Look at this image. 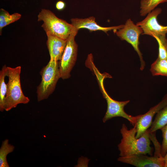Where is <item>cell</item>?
Masks as SVG:
<instances>
[{"label": "cell", "instance_id": "6da1fadb", "mask_svg": "<svg viewBox=\"0 0 167 167\" xmlns=\"http://www.w3.org/2000/svg\"><path fill=\"white\" fill-rule=\"evenodd\" d=\"M122 138L118 145L119 156L125 157L133 155L148 154L152 156L153 148L150 146L149 129L140 137L137 138V130L135 125L128 130L124 124L120 129Z\"/></svg>", "mask_w": 167, "mask_h": 167}, {"label": "cell", "instance_id": "7a4b0ae2", "mask_svg": "<svg viewBox=\"0 0 167 167\" xmlns=\"http://www.w3.org/2000/svg\"><path fill=\"white\" fill-rule=\"evenodd\" d=\"M21 71L20 66L15 68L7 66L6 76L8 81L4 105V109L6 111L15 108L19 104H27L29 102V99L24 95L22 90Z\"/></svg>", "mask_w": 167, "mask_h": 167}, {"label": "cell", "instance_id": "3957f363", "mask_svg": "<svg viewBox=\"0 0 167 167\" xmlns=\"http://www.w3.org/2000/svg\"><path fill=\"white\" fill-rule=\"evenodd\" d=\"M37 20L43 22L41 27L47 35L64 40H67L72 33L78 30L71 24L59 18L48 9H41L37 16Z\"/></svg>", "mask_w": 167, "mask_h": 167}, {"label": "cell", "instance_id": "277c9868", "mask_svg": "<svg viewBox=\"0 0 167 167\" xmlns=\"http://www.w3.org/2000/svg\"><path fill=\"white\" fill-rule=\"evenodd\" d=\"M98 81L100 88L107 103V109L103 118V121L105 122L108 120L116 117H122L127 119L130 124L133 126L138 120L141 117L142 114L133 116L127 114L124 110V107L130 101V100L124 101H118L111 98L106 91L104 86V80L110 76L108 74H101L98 70L95 71Z\"/></svg>", "mask_w": 167, "mask_h": 167}, {"label": "cell", "instance_id": "5b68a950", "mask_svg": "<svg viewBox=\"0 0 167 167\" xmlns=\"http://www.w3.org/2000/svg\"><path fill=\"white\" fill-rule=\"evenodd\" d=\"M41 83L37 86L36 93L38 101L47 99L54 91L57 83L61 78L59 61L50 59L40 72Z\"/></svg>", "mask_w": 167, "mask_h": 167}, {"label": "cell", "instance_id": "8992f818", "mask_svg": "<svg viewBox=\"0 0 167 167\" xmlns=\"http://www.w3.org/2000/svg\"><path fill=\"white\" fill-rule=\"evenodd\" d=\"M143 32L142 28L135 24L130 19L127 20L123 28L114 32L121 40L125 41L130 44L137 53L140 60V70L141 71L143 70L145 66L139 48V37Z\"/></svg>", "mask_w": 167, "mask_h": 167}, {"label": "cell", "instance_id": "52a82bcc", "mask_svg": "<svg viewBox=\"0 0 167 167\" xmlns=\"http://www.w3.org/2000/svg\"><path fill=\"white\" fill-rule=\"evenodd\" d=\"M78 31H75L69 36L62 57L59 61L61 78L63 79H68L70 77L71 72L76 60L78 45L75 37Z\"/></svg>", "mask_w": 167, "mask_h": 167}, {"label": "cell", "instance_id": "ba28073f", "mask_svg": "<svg viewBox=\"0 0 167 167\" xmlns=\"http://www.w3.org/2000/svg\"><path fill=\"white\" fill-rule=\"evenodd\" d=\"M161 11V8H155L148 13L144 19L136 24L142 29L143 32L142 35L152 37L157 35H166L167 26L160 24L157 20V17Z\"/></svg>", "mask_w": 167, "mask_h": 167}, {"label": "cell", "instance_id": "9c48e42d", "mask_svg": "<svg viewBox=\"0 0 167 167\" xmlns=\"http://www.w3.org/2000/svg\"><path fill=\"white\" fill-rule=\"evenodd\" d=\"M118 161L137 167H165L164 157L145 154L133 155L125 157L120 156Z\"/></svg>", "mask_w": 167, "mask_h": 167}, {"label": "cell", "instance_id": "30bf717a", "mask_svg": "<svg viewBox=\"0 0 167 167\" xmlns=\"http://www.w3.org/2000/svg\"><path fill=\"white\" fill-rule=\"evenodd\" d=\"M167 104V94L158 104L151 107L146 113L142 114L135 124L137 133L136 137L138 138L150 127L152 122V119L157 112Z\"/></svg>", "mask_w": 167, "mask_h": 167}, {"label": "cell", "instance_id": "8fae6325", "mask_svg": "<svg viewBox=\"0 0 167 167\" xmlns=\"http://www.w3.org/2000/svg\"><path fill=\"white\" fill-rule=\"evenodd\" d=\"M71 24L78 30L80 29L85 28L91 32L102 31L106 33L108 31L111 30H113L114 32L124 26V24H122L109 27H102L96 23L95 17L93 16L84 19L72 18L71 19Z\"/></svg>", "mask_w": 167, "mask_h": 167}, {"label": "cell", "instance_id": "7c38bea8", "mask_svg": "<svg viewBox=\"0 0 167 167\" xmlns=\"http://www.w3.org/2000/svg\"><path fill=\"white\" fill-rule=\"evenodd\" d=\"M46 45L50 59L59 61L61 59L66 48L67 40L57 37L47 35Z\"/></svg>", "mask_w": 167, "mask_h": 167}, {"label": "cell", "instance_id": "4fadbf2b", "mask_svg": "<svg viewBox=\"0 0 167 167\" xmlns=\"http://www.w3.org/2000/svg\"><path fill=\"white\" fill-rule=\"evenodd\" d=\"M167 124V104L159 110L156 113L154 119L152 122L150 128L149 129V132H156L161 129Z\"/></svg>", "mask_w": 167, "mask_h": 167}, {"label": "cell", "instance_id": "5bb4252c", "mask_svg": "<svg viewBox=\"0 0 167 167\" xmlns=\"http://www.w3.org/2000/svg\"><path fill=\"white\" fill-rule=\"evenodd\" d=\"M21 17L19 13H15L10 14L3 8L0 10V34L2 33V28L6 26L19 19Z\"/></svg>", "mask_w": 167, "mask_h": 167}, {"label": "cell", "instance_id": "9a60e30c", "mask_svg": "<svg viewBox=\"0 0 167 167\" xmlns=\"http://www.w3.org/2000/svg\"><path fill=\"white\" fill-rule=\"evenodd\" d=\"M150 71L153 76L161 75L167 77V58H158L152 63Z\"/></svg>", "mask_w": 167, "mask_h": 167}, {"label": "cell", "instance_id": "2e32d148", "mask_svg": "<svg viewBox=\"0 0 167 167\" xmlns=\"http://www.w3.org/2000/svg\"><path fill=\"white\" fill-rule=\"evenodd\" d=\"M7 66L4 65L0 71V111H3L4 103L7 91V85L5 81V79L6 76Z\"/></svg>", "mask_w": 167, "mask_h": 167}, {"label": "cell", "instance_id": "e0dca14e", "mask_svg": "<svg viewBox=\"0 0 167 167\" xmlns=\"http://www.w3.org/2000/svg\"><path fill=\"white\" fill-rule=\"evenodd\" d=\"M167 2V0H140V15L145 16L160 4Z\"/></svg>", "mask_w": 167, "mask_h": 167}, {"label": "cell", "instance_id": "ac0fdd59", "mask_svg": "<svg viewBox=\"0 0 167 167\" xmlns=\"http://www.w3.org/2000/svg\"><path fill=\"white\" fill-rule=\"evenodd\" d=\"M15 148L14 146L9 143V140L5 139L2 142L0 148V167H9L6 160L7 155L13 152Z\"/></svg>", "mask_w": 167, "mask_h": 167}, {"label": "cell", "instance_id": "d6986e66", "mask_svg": "<svg viewBox=\"0 0 167 167\" xmlns=\"http://www.w3.org/2000/svg\"><path fill=\"white\" fill-rule=\"evenodd\" d=\"M158 45V58L160 59L167 58V39L166 35H157L153 37Z\"/></svg>", "mask_w": 167, "mask_h": 167}, {"label": "cell", "instance_id": "ffe728a7", "mask_svg": "<svg viewBox=\"0 0 167 167\" xmlns=\"http://www.w3.org/2000/svg\"><path fill=\"white\" fill-rule=\"evenodd\" d=\"M156 132H149L150 140L152 141L154 145L155 151L154 156L160 157H163L161 155V145L156 139Z\"/></svg>", "mask_w": 167, "mask_h": 167}, {"label": "cell", "instance_id": "44dd1931", "mask_svg": "<svg viewBox=\"0 0 167 167\" xmlns=\"http://www.w3.org/2000/svg\"><path fill=\"white\" fill-rule=\"evenodd\" d=\"M163 140L161 145V155L164 157L167 153V124L161 129Z\"/></svg>", "mask_w": 167, "mask_h": 167}, {"label": "cell", "instance_id": "7402d4cb", "mask_svg": "<svg viewBox=\"0 0 167 167\" xmlns=\"http://www.w3.org/2000/svg\"><path fill=\"white\" fill-rule=\"evenodd\" d=\"M66 4L62 0L58 1L56 3V8L59 11L64 9L66 7Z\"/></svg>", "mask_w": 167, "mask_h": 167}, {"label": "cell", "instance_id": "603a6c76", "mask_svg": "<svg viewBox=\"0 0 167 167\" xmlns=\"http://www.w3.org/2000/svg\"><path fill=\"white\" fill-rule=\"evenodd\" d=\"M164 158L165 161V167H167V153L164 157Z\"/></svg>", "mask_w": 167, "mask_h": 167}]
</instances>
